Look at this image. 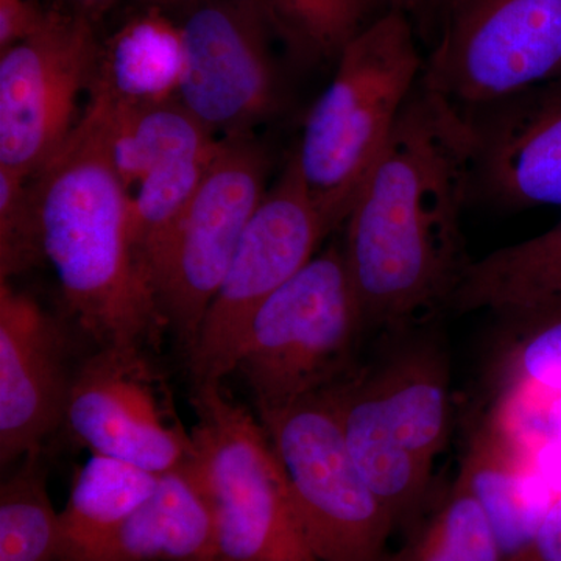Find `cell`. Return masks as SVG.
Segmentation results:
<instances>
[{"mask_svg": "<svg viewBox=\"0 0 561 561\" xmlns=\"http://www.w3.org/2000/svg\"><path fill=\"white\" fill-rule=\"evenodd\" d=\"M535 561H561V493L553 496L542 516L534 546Z\"/></svg>", "mask_w": 561, "mask_h": 561, "instance_id": "obj_30", "label": "cell"}, {"mask_svg": "<svg viewBox=\"0 0 561 561\" xmlns=\"http://www.w3.org/2000/svg\"><path fill=\"white\" fill-rule=\"evenodd\" d=\"M138 2L140 5L158 7L180 18L192 7L197 5L201 0H138Z\"/></svg>", "mask_w": 561, "mask_h": 561, "instance_id": "obj_33", "label": "cell"}, {"mask_svg": "<svg viewBox=\"0 0 561 561\" xmlns=\"http://www.w3.org/2000/svg\"><path fill=\"white\" fill-rule=\"evenodd\" d=\"M421 83L463 111L561 80V0H453Z\"/></svg>", "mask_w": 561, "mask_h": 561, "instance_id": "obj_8", "label": "cell"}, {"mask_svg": "<svg viewBox=\"0 0 561 561\" xmlns=\"http://www.w3.org/2000/svg\"><path fill=\"white\" fill-rule=\"evenodd\" d=\"M319 561H383L394 522L362 478L327 390L257 413Z\"/></svg>", "mask_w": 561, "mask_h": 561, "instance_id": "obj_6", "label": "cell"}, {"mask_svg": "<svg viewBox=\"0 0 561 561\" xmlns=\"http://www.w3.org/2000/svg\"><path fill=\"white\" fill-rule=\"evenodd\" d=\"M557 297H561V219L540 236L471 261L449 308L497 313Z\"/></svg>", "mask_w": 561, "mask_h": 561, "instance_id": "obj_21", "label": "cell"}, {"mask_svg": "<svg viewBox=\"0 0 561 561\" xmlns=\"http://www.w3.org/2000/svg\"><path fill=\"white\" fill-rule=\"evenodd\" d=\"M496 316L505 324L502 365L513 389L561 394V297Z\"/></svg>", "mask_w": 561, "mask_h": 561, "instance_id": "obj_25", "label": "cell"}, {"mask_svg": "<svg viewBox=\"0 0 561 561\" xmlns=\"http://www.w3.org/2000/svg\"><path fill=\"white\" fill-rule=\"evenodd\" d=\"M272 162L271 151L254 133L221 138L190 208L150 262L162 316L186 356L268 192Z\"/></svg>", "mask_w": 561, "mask_h": 561, "instance_id": "obj_7", "label": "cell"}, {"mask_svg": "<svg viewBox=\"0 0 561 561\" xmlns=\"http://www.w3.org/2000/svg\"><path fill=\"white\" fill-rule=\"evenodd\" d=\"M291 60L337 62L343 49L390 10L389 0H251Z\"/></svg>", "mask_w": 561, "mask_h": 561, "instance_id": "obj_23", "label": "cell"}, {"mask_svg": "<svg viewBox=\"0 0 561 561\" xmlns=\"http://www.w3.org/2000/svg\"><path fill=\"white\" fill-rule=\"evenodd\" d=\"M217 150L162 165L131 192L128 210L131 241L149 276L150 262L190 208Z\"/></svg>", "mask_w": 561, "mask_h": 561, "instance_id": "obj_26", "label": "cell"}, {"mask_svg": "<svg viewBox=\"0 0 561 561\" xmlns=\"http://www.w3.org/2000/svg\"><path fill=\"white\" fill-rule=\"evenodd\" d=\"M330 234L291 157L251 217L202 321L187 356L194 386L221 382L234 373L254 313L316 256Z\"/></svg>", "mask_w": 561, "mask_h": 561, "instance_id": "obj_9", "label": "cell"}, {"mask_svg": "<svg viewBox=\"0 0 561 561\" xmlns=\"http://www.w3.org/2000/svg\"><path fill=\"white\" fill-rule=\"evenodd\" d=\"M365 327L342 245L316 254L257 309L234 373L257 413L283 408L345 378Z\"/></svg>", "mask_w": 561, "mask_h": 561, "instance_id": "obj_5", "label": "cell"}, {"mask_svg": "<svg viewBox=\"0 0 561 561\" xmlns=\"http://www.w3.org/2000/svg\"><path fill=\"white\" fill-rule=\"evenodd\" d=\"M121 27L101 39L88 99L113 105H149L179 99L186 50L175 14L140 5Z\"/></svg>", "mask_w": 561, "mask_h": 561, "instance_id": "obj_17", "label": "cell"}, {"mask_svg": "<svg viewBox=\"0 0 561 561\" xmlns=\"http://www.w3.org/2000/svg\"><path fill=\"white\" fill-rule=\"evenodd\" d=\"M31 183L44 260L77 328L95 348L160 345L168 321L133 245L130 192L90 117Z\"/></svg>", "mask_w": 561, "mask_h": 561, "instance_id": "obj_2", "label": "cell"}, {"mask_svg": "<svg viewBox=\"0 0 561 561\" xmlns=\"http://www.w3.org/2000/svg\"><path fill=\"white\" fill-rule=\"evenodd\" d=\"M77 561H217L209 502L186 465Z\"/></svg>", "mask_w": 561, "mask_h": 561, "instance_id": "obj_16", "label": "cell"}, {"mask_svg": "<svg viewBox=\"0 0 561 561\" xmlns=\"http://www.w3.org/2000/svg\"><path fill=\"white\" fill-rule=\"evenodd\" d=\"M437 346L416 342L370 375L402 445L432 468L445 448L451 421L448 371Z\"/></svg>", "mask_w": 561, "mask_h": 561, "instance_id": "obj_20", "label": "cell"}, {"mask_svg": "<svg viewBox=\"0 0 561 561\" xmlns=\"http://www.w3.org/2000/svg\"><path fill=\"white\" fill-rule=\"evenodd\" d=\"M95 27L50 9L35 35L0 54V168L33 179L76 131L98 68Z\"/></svg>", "mask_w": 561, "mask_h": 561, "instance_id": "obj_10", "label": "cell"}, {"mask_svg": "<svg viewBox=\"0 0 561 561\" xmlns=\"http://www.w3.org/2000/svg\"><path fill=\"white\" fill-rule=\"evenodd\" d=\"M68 339L31 295L0 279V461L9 467L65 423Z\"/></svg>", "mask_w": 561, "mask_h": 561, "instance_id": "obj_14", "label": "cell"}, {"mask_svg": "<svg viewBox=\"0 0 561 561\" xmlns=\"http://www.w3.org/2000/svg\"><path fill=\"white\" fill-rule=\"evenodd\" d=\"M31 180L0 168V279L46 261Z\"/></svg>", "mask_w": 561, "mask_h": 561, "instance_id": "obj_28", "label": "cell"}, {"mask_svg": "<svg viewBox=\"0 0 561 561\" xmlns=\"http://www.w3.org/2000/svg\"><path fill=\"white\" fill-rule=\"evenodd\" d=\"M324 390L362 478L386 505L394 526L408 523L424 500L432 468L402 445L370 370L346 375Z\"/></svg>", "mask_w": 561, "mask_h": 561, "instance_id": "obj_15", "label": "cell"}, {"mask_svg": "<svg viewBox=\"0 0 561 561\" xmlns=\"http://www.w3.org/2000/svg\"><path fill=\"white\" fill-rule=\"evenodd\" d=\"M49 13L41 0H0V54L35 35Z\"/></svg>", "mask_w": 561, "mask_h": 561, "instance_id": "obj_29", "label": "cell"}, {"mask_svg": "<svg viewBox=\"0 0 561 561\" xmlns=\"http://www.w3.org/2000/svg\"><path fill=\"white\" fill-rule=\"evenodd\" d=\"M460 114L470 135L471 202L504 213L561 206V80Z\"/></svg>", "mask_w": 561, "mask_h": 561, "instance_id": "obj_13", "label": "cell"}, {"mask_svg": "<svg viewBox=\"0 0 561 561\" xmlns=\"http://www.w3.org/2000/svg\"><path fill=\"white\" fill-rule=\"evenodd\" d=\"M161 476L135 465L92 454L73 478L60 512L57 561H77L157 490Z\"/></svg>", "mask_w": 561, "mask_h": 561, "instance_id": "obj_22", "label": "cell"}, {"mask_svg": "<svg viewBox=\"0 0 561 561\" xmlns=\"http://www.w3.org/2000/svg\"><path fill=\"white\" fill-rule=\"evenodd\" d=\"M423 68L415 25L393 9L351 41L335 62L334 77L309 110L294 154L331 232L345 224Z\"/></svg>", "mask_w": 561, "mask_h": 561, "instance_id": "obj_3", "label": "cell"}, {"mask_svg": "<svg viewBox=\"0 0 561 561\" xmlns=\"http://www.w3.org/2000/svg\"><path fill=\"white\" fill-rule=\"evenodd\" d=\"M459 481L489 518L502 559L535 561V537L553 496L496 426L472 438Z\"/></svg>", "mask_w": 561, "mask_h": 561, "instance_id": "obj_19", "label": "cell"}, {"mask_svg": "<svg viewBox=\"0 0 561 561\" xmlns=\"http://www.w3.org/2000/svg\"><path fill=\"white\" fill-rule=\"evenodd\" d=\"M470 203L467 124L420 80L343 224L365 327L404 331L449 306L471 262L461 232Z\"/></svg>", "mask_w": 561, "mask_h": 561, "instance_id": "obj_1", "label": "cell"}, {"mask_svg": "<svg viewBox=\"0 0 561 561\" xmlns=\"http://www.w3.org/2000/svg\"><path fill=\"white\" fill-rule=\"evenodd\" d=\"M186 69L179 99L219 138L253 135L286 102L275 39L251 0H201L179 18Z\"/></svg>", "mask_w": 561, "mask_h": 561, "instance_id": "obj_12", "label": "cell"}, {"mask_svg": "<svg viewBox=\"0 0 561 561\" xmlns=\"http://www.w3.org/2000/svg\"><path fill=\"white\" fill-rule=\"evenodd\" d=\"M400 561H504L489 518L457 479L442 511Z\"/></svg>", "mask_w": 561, "mask_h": 561, "instance_id": "obj_27", "label": "cell"}, {"mask_svg": "<svg viewBox=\"0 0 561 561\" xmlns=\"http://www.w3.org/2000/svg\"><path fill=\"white\" fill-rule=\"evenodd\" d=\"M194 456L186 465L209 502L217 561H319L261 421L221 382L194 386Z\"/></svg>", "mask_w": 561, "mask_h": 561, "instance_id": "obj_4", "label": "cell"}, {"mask_svg": "<svg viewBox=\"0 0 561 561\" xmlns=\"http://www.w3.org/2000/svg\"><path fill=\"white\" fill-rule=\"evenodd\" d=\"M51 10L65 11L98 25L121 0H41Z\"/></svg>", "mask_w": 561, "mask_h": 561, "instance_id": "obj_32", "label": "cell"}, {"mask_svg": "<svg viewBox=\"0 0 561 561\" xmlns=\"http://www.w3.org/2000/svg\"><path fill=\"white\" fill-rule=\"evenodd\" d=\"M83 114L98 128L111 165L130 194L162 165L205 157L220 146L221 138L180 99L149 105H113L88 99Z\"/></svg>", "mask_w": 561, "mask_h": 561, "instance_id": "obj_18", "label": "cell"}, {"mask_svg": "<svg viewBox=\"0 0 561 561\" xmlns=\"http://www.w3.org/2000/svg\"><path fill=\"white\" fill-rule=\"evenodd\" d=\"M390 9L401 11L420 28H440L453 0H389Z\"/></svg>", "mask_w": 561, "mask_h": 561, "instance_id": "obj_31", "label": "cell"}, {"mask_svg": "<svg viewBox=\"0 0 561 561\" xmlns=\"http://www.w3.org/2000/svg\"><path fill=\"white\" fill-rule=\"evenodd\" d=\"M62 427L92 454L153 474L179 470L194 438L147 350L95 348L73 371Z\"/></svg>", "mask_w": 561, "mask_h": 561, "instance_id": "obj_11", "label": "cell"}, {"mask_svg": "<svg viewBox=\"0 0 561 561\" xmlns=\"http://www.w3.org/2000/svg\"><path fill=\"white\" fill-rule=\"evenodd\" d=\"M43 449L22 457L0 486V561H57L60 513L47 491Z\"/></svg>", "mask_w": 561, "mask_h": 561, "instance_id": "obj_24", "label": "cell"}]
</instances>
